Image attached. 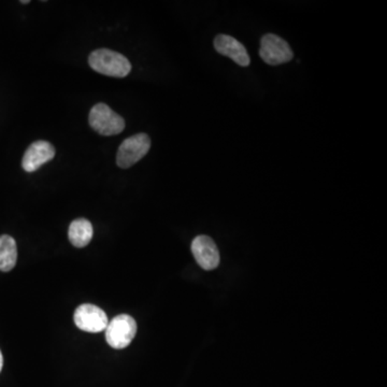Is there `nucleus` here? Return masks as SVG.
Wrapping results in <instances>:
<instances>
[{
  "label": "nucleus",
  "instance_id": "nucleus-11",
  "mask_svg": "<svg viewBox=\"0 0 387 387\" xmlns=\"http://www.w3.org/2000/svg\"><path fill=\"white\" fill-rule=\"evenodd\" d=\"M17 261V242L8 235L0 236V270L3 272L15 268Z\"/></svg>",
  "mask_w": 387,
  "mask_h": 387
},
{
  "label": "nucleus",
  "instance_id": "nucleus-8",
  "mask_svg": "<svg viewBox=\"0 0 387 387\" xmlns=\"http://www.w3.org/2000/svg\"><path fill=\"white\" fill-rule=\"evenodd\" d=\"M55 156V147L48 141H35L29 145L24 154L22 166L27 173L38 170L41 166L52 161Z\"/></svg>",
  "mask_w": 387,
  "mask_h": 387
},
{
  "label": "nucleus",
  "instance_id": "nucleus-6",
  "mask_svg": "<svg viewBox=\"0 0 387 387\" xmlns=\"http://www.w3.org/2000/svg\"><path fill=\"white\" fill-rule=\"evenodd\" d=\"M73 321L78 328L93 334L105 330L109 324L105 311L89 303L78 307L73 315Z\"/></svg>",
  "mask_w": 387,
  "mask_h": 387
},
{
  "label": "nucleus",
  "instance_id": "nucleus-10",
  "mask_svg": "<svg viewBox=\"0 0 387 387\" xmlns=\"http://www.w3.org/2000/svg\"><path fill=\"white\" fill-rule=\"evenodd\" d=\"M93 233V226L89 221L85 219H75L69 226L68 236L75 247H85L91 242Z\"/></svg>",
  "mask_w": 387,
  "mask_h": 387
},
{
  "label": "nucleus",
  "instance_id": "nucleus-7",
  "mask_svg": "<svg viewBox=\"0 0 387 387\" xmlns=\"http://www.w3.org/2000/svg\"><path fill=\"white\" fill-rule=\"evenodd\" d=\"M191 253L199 266L213 270L219 264V253L214 241L208 236H198L191 242Z\"/></svg>",
  "mask_w": 387,
  "mask_h": 387
},
{
  "label": "nucleus",
  "instance_id": "nucleus-1",
  "mask_svg": "<svg viewBox=\"0 0 387 387\" xmlns=\"http://www.w3.org/2000/svg\"><path fill=\"white\" fill-rule=\"evenodd\" d=\"M89 64L96 73L108 77L125 78L131 71L129 59L112 50H96L89 55Z\"/></svg>",
  "mask_w": 387,
  "mask_h": 387
},
{
  "label": "nucleus",
  "instance_id": "nucleus-5",
  "mask_svg": "<svg viewBox=\"0 0 387 387\" xmlns=\"http://www.w3.org/2000/svg\"><path fill=\"white\" fill-rule=\"evenodd\" d=\"M259 57L268 65L278 66L292 61L294 53L284 39L268 34L261 38Z\"/></svg>",
  "mask_w": 387,
  "mask_h": 387
},
{
  "label": "nucleus",
  "instance_id": "nucleus-2",
  "mask_svg": "<svg viewBox=\"0 0 387 387\" xmlns=\"http://www.w3.org/2000/svg\"><path fill=\"white\" fill-rule=\"evenodd\" d=\"M89 122L92 129L103 136L119 135L125 129L123 117L105 103H97L92 108Z\"/></svg>",
  "mask_w": 387,
  "mask_h": 387
},
{
  "label": "nucleus",
  "instance_id": "nucleus-3",
  "mask_svg": "<svg viewBox=\"0 0 387 387\" xmlns=\"http://www.w3.org/2000/svg\"><path fill=\"white\" fill-rule=\"evenodd\" d=\"M137 334V323L129 314L117 315L105 328V340L111 348L122 350L131 344Z\"/></svg>",
  "mask_w": 387,
  "mask_h": 387
},
{
  "label": "nucleus",
  "instance_id": "nucleus-12",
  "mask_svg": "<svg viewBox=\"0 0 387 387\" xmlns=\"http://www.w3.org/2000/svg\"><path fill=\"white\" fill-rule=\"evenodd\" d=\"M3 354H1V351H0V372H1V370H3Z\"/></svg>",
  "mask_w": 387,
  "mask_h": 387
},
{
  "label": "nucleus",
  "instance_id": "nucleus-9",
  "mask_svg": "<svg viewBox=\"0 0 387 387\" xmlns=\"http://www.w3.org/2000/svg\"><path fill=\"white\" fill-rule=\"evenodd\" d=\"M214 48L219 54L233 59L237 65L247 67L251 59L244 45L228 35H219L214 39Z\"/></svg>",
  "mask_w": 387,
  "mask_h": 387
},
{
  "label": "nucleus",
  "instance_id": "nucleus-13",
  "mask_svg": "<svg viewBox=\"0 0 387 387\" xmlns=\"http://www.w3.org/2000/svg\"><path fill=\"white\" fill-rule=\"evenodd\" d=\"M21 3H24V5H26V3H29V0H26V1H21Z\"/></svg>",
  "mask_w": 387,
  "mask_h": 387
},
{
  "label": "nucleus",
  "instance_id": "nucleus-4",
  "mask_svg": "<svg viewBox=\"0 0 387 387\" xmlns=\"http://www.w3.org/2000/svg\"><path fill=\"white\" fill-rule=\"evenodd\" d=\"M151 147V139L147 133H137L127 138L119 145L117 154V163L123 169L131 168V166L143 159Z\"/></svg>",
  "mask_w": 387,
  "mask_h": 387
}]
</instances>
